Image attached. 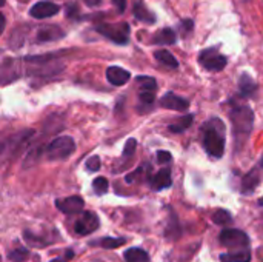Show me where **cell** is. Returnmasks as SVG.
I'll list each match as a JSON object with an SVG mask.
<instances>
[{"instance_id":"15","label":"cell","mask_w":263,"mask_h":262,"mask_svg":"<svg viewBox=\"0 0 263 262\" xmlns=\"http://www.w3.org/2000/svg\"><path fill=\"white\" fill-rule=\"evenodd\" d=\"M62 37H65V32L57 26H43L37 32L39 42H54V40H59Z\"/></svg>"},{"instance_id":"17","label":"cell","mask_w":263,"mask_h":262,"mask_svg":"<svg viewBox=\"0 0 263 262\" xmlns=\"http://www.w3.org/2000/svg\"><path fill=\"white\" fill-rule=\"evenodd\" d=\"M176 40H177V36L173 28H163L157 31L153 37L154 45H174Z\"/></svg>"},{"instance_id":"32","label":"cell","mask_w":263,"mask_h":262,"mask_svg":"<svg viewBox=\"0 0 263 262\" xmlns=\"http://www.w3.org/2000/svg\"><path fill=\"white\" fill-rule=\"evenodd\" d=\"M139 100L145 105H153L156 100V93H149V91H140L139 94Z\"/></svg>"},{"instance_id":"24","label":"cell","mask_w":263,"mask_h":262,"mask_svg":"<svg viewBox=\"0 0 263 262\" xmlns=\"http://www.w3.org/2000/svg\"><path fill=\"white\" fill-rule=\"evenodd\" d=\"M193 122H194V116H193V114L182 116L180 119L174 120V122L170 125V131H171V133H183L185 130H188V128L191 127Z\"/></svg>"},{"instance_id":"23","label":"cell","mask_w":263,"mask_h":262,"mask_svg":"<svg viewBox=\"0 0 263 262\" xmlns=\"http://www.w3.org/2000/svg\"><path fill=\"white\" fill-rule=\"evenodd\" d=\"M123 244H126V238H112V236H106L97 242H91V246H100L105 250H116Z\"/></svg>"},{"instance_id":"8","label":"cell","mask_w":263,"mask_h":262,"mask_svg":"<svg viewBox=\"0 0 263 262\" xmlns=\"http://www.w3.org/2000/svg\"><path fill=\"white\" fill-rule=\"evenodd\" d=\"M20 76H22V71H20L18 60L9 59V57L0 60V85L11 83L17 80Z\"/></svg>"},{"instance_id":"40","label":"cell","mask_w":263,"mask_h":262,"mask_svg":"<svg viewBox=\"0 0 263 262\" xmlns=\"http://www.w3.org/2000/svg\"><path fill=\"white\" fill-rule=\"evenodd\" d=\"M259 205H260V207H263V196L260 198V201H259Z\"/></svg>"},{"instance_id":"22","label":"cell","mask_w":263,"mask_h":262,"mask_svg":"<svg viewBox=\"0 0 263 262\" xmlns=\"http://www.w3.org/2000/svg\"><path fill=\"white\" fill-rule=\"evenodd\" d=\"M123 258H125L126 262H149V255L143 249H140V247L128 249L123 253Z\"/></svg>"},{"instance_id":"33","label":"cell","mask_w":263,"mask_h":262,"mask_svg":"<svg viewBox=\"0 0 263 262\" xmlns=\"http://www.w3.org/2000/svg\"><path fill=\"white\" fill-rule=\"evenodd\" d=\"M193 28H194V22H193L191 19H185V20H182V23H180V29H182V34H183V36H188V34L193 31Z\"/></svg>"},{"instance_id":"14","label":"cell","mask_w":263,"mask_h":262,"mask_svg":"<svg viewBox=\"0 0 263 262\" xmlns=\"http://www.w3.org/2000/svg\"><path fill=\"white\" fill-rule=\"evenodd\" d=\"M23 238H25V241H26V244L29 247H37V249H43V247H46V246L57 241V238H45L43 235L32 233L31 230H25Z\"/></svg>"},{"instance_id":"41","label":"cell","mask_w":263,"mask_h":262,"mask_svg":"<svg viewBox=\"0 0 263 262\" xmlns=\"http://www.w3.org/2000/svg\"><path fill=\"white\" fill-rule=\"evenodd\" d=\"M5 2H6V0H0V8H2V6L5 5Z\"/></svg>"},{"instance_id":"26","label":"cell","mask_w":263,"mask_h":262,"mask_svg":"<svg viewBox=\"0 0 263 262\" xmlns=\"http://www.w3.org/2000/svg\"><path fill=\"white\" fill-rule=\"evenodd\" d=\"M29 258V250L26 247H18L8 253V259L11 262H25Z\"/></svg>"},{"instance_id":"37","label":"cell","mask_w":263,"mask_h":262,"mask_svg":"<svg viewBox=\"0 0 263 262\" xmlns=\"http://www.w3.org/2000/svg\"><path fill=\"white\" fill-rule=\"evenodd\" d=\"M112 5L117 8L119 12H125L126 9V0H112Z\"/></svg>"},{"instance_id":"38","label":"cell","mask_w":263,"mask_h":262,"mask_svg":"<svg viewBox=\"0 0 263 262\" xmlns=\"http://www.w3.org/2000/svg\"><path fill=\"white\" fill-rule=\"evenodd\" d=\"M88 6H91V8H94V6H99L100 3H102V0H83Z\"/></svg>"},{"instance_id":"27","label":"cell","mask_w":263,"mask_h":262,"mask_svg":"<svg viewBox=\"0 0 263 262\" xmlns=\"http://www.w3.org/2000/svg\"><path fill=\"white\" fill-rule=\"evenodd\" d=\"M92 190H94V193H96V195H99V196L105 195V193L109 190L108 179H106V178H102V176L96 178V179L92 181Z\"/></svg>"},{"instance_id":"39","label":"cell","mask_w":263,"mask_h":262,"mask_svg":"<svg viewBox=\"0 0 263 262\" xmlns=\"http://www.w3.org/2000/svg\"><path fill=\"white\" fill-rule=\"evenodd\" d=\"M5 26H6V20H5V15L0 12V34L5 31Z\"/></svg>"},{"instance_id":"29","label":"cell","mask_w":263,"mask_h":262,"mask_svg":"<svg viewBox=\"0 0 263 262\" xmlns=\"http://www.w3.org/2000/svg\"><path fill=\"white\" fill-rule=\"evenodd\" d=\"M165 235L170 238V239H176L180 236V229H179V222H177V218L174 213H171V221H170V225L165 232Z\"/></svg>"},{"instance_id":"10","label":"cell","mask_w":263,"mask_h":262,"mask_svg":"<svg viewBox=\"0 0 263 262\" xmlns=\"http://www.w3.org/2000/svg\"><path fill=\"white\" fill-rule=\"evenodd\" d=\"M60 12V6L55 5V3H51V2H37L31 6L29 9V15L37 19V20H42V19H49V17H54Z\"/></svg>"},{"instance_id":"6","label":"cell","mask_w":263,"mask_h":262,"mask_svg":"<svg viewBox=\"0 0 263 262\" xmlns=\"http://www.w3.org/2000/svg\"><path fill=\"white\" fill-rule=\"evenodd\" d=\"M220 244L227 249L242 250L250 246V238L245 232L237 229H227L220 233Z\"/></svg>"},{"instance_id":"19","label":"cell","mask_w":263,"mask_h":262,"mask_svg":"<svg viewBox=\"0 0 263 262\" xmlns=\"http://www.w3.org/2000/svg\"><path fill=\"white\" fill-rule=\"evenodd\" d=\"M259 182H260V178H259V174H257L256 170H253V171H250L248 174H245V176L242 178V185H240L242 195H250V193H253V191L256 190V187L259 185Z\"/></svg>"},{"instance_id":"31","label":"cell","mask_w":263,"mask_h":262,"mask_svg":"<svg viewBox=\"0 0 263 262\" xmlns=\"http://www.w3.org/2000/svg\"><path fill=\"white\" fill-rule=\"evenodd\" d=\"M136 148H137V141L136 139H128L126 144H125V148H123V156L125 158H131L134 153H136Z\"/></svg>"},{"instance_id":"2","label":"cell","mask_w":263,"mask_h":262,"mask_svg":"<svg viewBox=\"0 0 263 262\" xmlns=\"http://www.w3.org/2000/svg\"><path fill=\"white\" fill-rule=\"evenodd\" d=\"M231 122H233V130H234V136L236 141L239 142V139L242 137L243 141L248 139V136L253 131V124H254V113L253 110L245 105V103H236L234 100L231 102Z\"/></svg>"},{"instance_id":"7","label":"cell","mask_w":263,"mask_h":262,"mask_svg":"<svg viewBox=\"0 0 263 262\" xmlns=\"http://www.w3.org/2000/svg\"><path fill=\"white\" fill-rule=\"evenodd\" d=\"M100 225V219L94 212H82L80 218L74 224V232L79 236H88L94 233Z\"/></svg>"},{"instance_id":"9","label":"cell","mask_w":263,"mask_h":262,"mask_svg":"<svg viewBox=\"0 0 263 262\" xmlns=\"http://www.w3.org/2000/svg\"><path fill=\"white\" fill-rule=\"evenodd\" d=\"M55 208L59 212H62L63 215H77V213L83 212L85 201L79 195L68 196V198H63V199L60 198V199H55Z\"/></svg>"},{"instance_id":"1","label":"cell","mask_w":263,"mask_h":262,"mask_svg":"<svg viewBox=\"0 0 263 262\" xmlns=\"http://www.w3.org/2000/svg\"><path fill=\"white\" fill-rule=\"evenodd\" d=\"M202 133L206 153L220 159L225 153V124L220 119H211L203 125Z\"/></svg>"},{"instance_id":"4","label":"cell","mask_w":263,"mask_h":262,"mask_svg":"<svg viewBox=\"0 0 263 262\" xmlns=\"http://www.w3.org/2000/svg\"><path fill=\"white\" fill-rule=\"evenodd\" d=\"M96 31L109 39L111 42L117 45H126L129 42V25L126 22H119V23H99L96 26Z\"/></svg>"},{"instance_id":"30","label":"cell","mask_w":263,"mask_h":262,"mask_svg":"<svg viewBox=\"0 0 263 262\" xmlns=\"http://www.w3.org/2000/svg\"><path fill=\"white\" fill-rule=\"evenodd\" d=\"M86 170L91 171V173H96L100 170L102 164H100V158L99 156H91L89 159H86V164H85Z\"/></svg>"},{"instance_id":"25","label":"cell","mask_w":263,"mask_h":262,"mask_svg":"<svg viewBox=\"0 0 263 262\" xmlns=\"http://www.w3.org/2000/svg\"><path fill=\"white\" fill-rule=\"evenodd\" d=\"M137 83L140 86L142 91H149V93H156L157 90V82L154 77H149V76H139L137 79Z\"/></svg>"},{"instance_id":"43","label":"cell","mask_w":263,"mask_h":262,"mask_svg":"<svg viewBox=\"0 0 263 262\" xmlns=\"http://www.w3.org/2000/svg\"><path fill=\"white\" fill-rule=\"evenodd\" d=\"M0 262H2V258H0Z\"/></svg>"},{"instance_id":"13","label":"cell","mask_w":263,"mask_h":262,"mask_svg":"<svg viewBox=\"0 0 263 262\" xmlns=\"http://www.w3.org/2000/svg\"><path fill=\"white\" fill-rule=\"evenodd\" d=\"M151 188L154 191H160V190H166L173 185V179H171V170L170 168H162L160 171H157L151 181Z\"/></svg>"},{"instance_id":"3","label":"cell","mask_w":263,"mask_h":262,"mask_svg":"<svg viewBox=\"0 0 263 262\" xmlns=\"http://www.w3.org/2000/svg\"><path fill=\"white\" fill-rule=\"evenodd\" d=\"M76 151V142L71 136H59L52 139L43 150V156L54 162V161H63L68 159Z\"/></svg>"},{"instance_id":"5","label":"cell","mask_w":263,"mask_h":262,"mask_svg":"<svg viewBox=\"0 0 263 262\" xmlns=\"http://www.w3.org/2000/svg\"><path fill=\"white\" fill-rule=\"evenodd\" d=\"M199 63L208 71H222L227 66L228 59L223 54H220L219 48L213 46V48L203 49L199 54Z\"/></svg>"},{"instance_id":"42","label":"cell","mask_w":263,"mask_h":262,"mask_svg":"<svg viewBox=\"0 0 263 262\" xmlns=\"http://www.w3.org/2000/svg\"><path fill=\"white\" fill-rule=\"evenodd\" d=\"M262 167H263V158H262Z\"/></svg>"},{"instance_id":"28","label":"cell","mask_w":263,"mask_h":262,"mask_svg":"<svg viewBox=\"0 0 263 262\" xmlns=\"http://www.w3.org/2000/svg\"><path fill=\"white\" fill-rule=\"evenodd\" d=\"M213 222L217 224V225H228V224L233 222V216L227 210H217L213 215Z\"/></svg>"},{"instance_id":"18","label":"cell","mask_w":263,"mask_h":262,"mask_svg":"<svg viewBox=\"0 0 263 262\" xmlns=\"http://www.w3.org/2000/svg\"><path fill=\"white\" fill-rule=\"evenodd\" d=\"M133 12H134V17H136L137 20H140V22H145V23H149V25L156 23V14L151 12V11L145 6L143 2H137V3L134 5Z\"/></svg>"},{"instance_id":"35","label":"cell","mask_w":263,"mask_h":262,"mask_svg":"<svg viewBox=\"0 0 263 262\" xmlns=\"http://www.w3.org/2000/svg\"><path fill=\"white\" fill-rule=\"evenodd\" d=\"M171 159H173V156H171V153H168V151L160 150V151L157 153V162H159V164H168V162H171Z\"/></svg>"},{"instance_id":"36","label":"cell","mask_w":263,"mask_h":262,"mask_svg":"<svg viewBox=\"0 0 263 262\" xmlns=\"http://www.w3.org/2000/svg\"><path fill=\"white\" fill-rule=\"evenodd\" d=\"M66 15H68V17H71V19L79 17V8H77V5H74V3H68V5H66Z\"/></svg>"},{"instance_id":"11","label":"cell","mask_w":263,"mask_h":262,"mask_svg":"<svg viewBox=\"0 0 263 262\" xmlns=\"http://www.w3.org/2000/svg\"><path fill=\"white\" fill-rule=\"evenodd\" d=\"M160 105L166 110H174V111H186L190 108V100L185 97H180L174 93H166L160 99Z\"/></svg>"},{"instance_id":"12","label":"cell","mask_w":263,"mask_h":262,"mask_svg":"<svg viewBox=\"0 0 263 262\" xmlns=\"http://www.w3.org/2000/svg\"><path fill=\"white\" fill-rule=\"evenodd\" d=\"M129 79H131V73L122 66H109L106 69V80L114 86H122L128 83Z\"/></svg>"},{"instance_id":"34","label":"cell","mask_w":263,"mask_h":262,"mask_svg":"<svg viewBox=\"0 0 263 262\" xmlns=\"http://www.w3.org/2000/svg\"><path fill=\"white\" fill-rule=\"evenodd\" d=\"M76 256V253L72 252V250H65V253L62 255V256H57V258H54L52 261H49V262H68V261H71L72 258Z\"/></svg>"},{"instance_id":"20","label":"cell","mask_w":263,"mask_h":262,"mask_svg":"<svg viewBox=\"0 0 263 262\" xmlns=\"http://www.w3.org/2000/svg\"><path fill=\"white\" fill-rule=\"evenodd\" d=\"M154 59H156L159 63H162L163 66H166V68H173V69L179 68L177 59H176L168 49H157V51L154 53Z\"/></svg>"},{"instance_id":"16","label":"cell","mask_w":263,"mask_h":262,"mask_svg":"<svg viewBox=\"0 0 263 262\" xmlns=\"http://www.w3.org/2000/svg\"><path fill=\"white\" fill-rule=\"evenodd\" d=\"M239 90H240L242 97H251L257 91V83L254 82V79L250 74L243 73L240 76V80H239Z\"/></svg>"},{"instance_id":"21","label":"cell","mask_w":263,"mask_h":262,"mask_svg":"<svg viewBox=\"0 0 263 262\" xmlns=\"http://www.w3.org/2000/svg\"><path fill=\"white\" fill-rule=\"evenodd\" d=\"M222 262H250L251 261V252L248 249L236 250L234 253H223L220 255Z\"/></svg>"}]
</instances>
